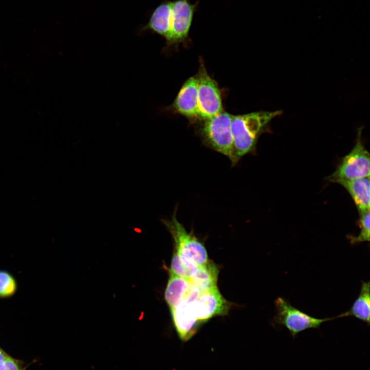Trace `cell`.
<instances>
[{
	"label": "cell",
	"mask_w": 370,
	"mask_h": 370,
	"mask_svg": "<svg viewBox=\"0 0 370 370\" xmlns=\"http://www.w3.org/2000/svg\"><path fill=\"white\" fill-rule=\"evenodd\" d=\"M282 113V110L260 111L233 115L231 124L233 146L229 158L232 165L252 152L260 135L268 127L271 120Z\"/></svg>",
	"instance_id": "cell-1"
},
{
	"label": "cell",
	"mask_w": 370,
	"mask_h": 370,
	"mask_svg": "<svg viewBox=\"0 0 370 370\" xmlns=\"http://www.w3.org/2000/svg\"><path fill=\"white\" fill-rule=\"evenodd\" d=\"M233 115L226 112L200 120L198 133L208 147L230 158L233 146L231 124Z\"/></svg>",
	"instance_id": "cell-2"
},
{
	"label": "cell",
	"mask_w": 370,
	"mask_h": 370,
	"mask_svg": "<svg viewBox=\"0 0 370 370\" xmlns=\"http://www.w3.org/2000/svg\"><path fill=\"white\" fill-rule=\"evenodd\" d=\"M177 210L176 208L170 219H161L172 237L174 251L198 266L206 264L209 261L206 249L194 234L189 232L178 220Z\"/></svg>",
	"instance_id": "cell-3"
},
{
	"label": "cell",
	"mask_w": 370,
	"mask_h": 370,
	"mask_svg": "<svg viewBox=\"0 0 370 370\" xmlns=\"http://www.w3.org/2000/svg\"><path fill=\"white\" fill-rule=\"evenodd\" d=\"M361 127L358 130L355 146L345 156L336 170L327 177L330 182L339 183L358 178L369 177V153L362 139Z\"/></svg>",
	"instance_id": "cell-4"
},
{
	"label": "cell",
	"mask_w": 370,
	"mask_h": 370,
	"mask_svg": "<svg viewBox=\"0 0 370 370\" xmlns=\"http://www.w3.org/2000/svg\"><path fill=\"white\" fill-rule=\"evenodd\" d=\"M275 306L276 314L274 322L275 325L286 327L293 338L301 331L318 328L323 323L337 318V317L324 319L313 317L293 307L282 297L275 300Z\"/></svg>",
	"instance_id": "cell-5"
},
{
	"label": "cell",
	"mask_w": 370,
	"mask_h": 370,
	"mask_svg": "<svg viewBox=\"0 0 370 370\" xmlns=\"http://www.w3.org/2000/svg\"><path fill=\"white\" fill-rule=\"evenodd\" d=\"M197 120L212 117L223 111L221 97L217 82L207 72L203 61L197 74Z\"/></svg>",
	"instance_id": "cell-6"
},
{
	"label": "cell",
	"mask_w": 370,
	"mask_h": 370,
	"mask_svg": "<svg viewBox=\"0 0 370 370\" xmlns=\"http://www.w3.org/2000/svg\"><path fill=\"white\" fill-rule=\"evenodd\" d=\"M199 1L193 4L189 0L172 1L169 17L170 35L166 46H177L189 40V34Z\"/></svg>",
	"instance_id": "cell-7"
},
{
	"label": "cell",
	"mask_w": 370,
	"mask_h": 370,
	"mask_svg": "<svg viewBox=\"0 0 370 370\" xmlns=\"http://www.w3.org/2000/svg\"><path fill=\"white\" fill-rule=\"evenodd\" d=\"M192 304L201 323L214 317L226 315L230 308V303L223 297L218 287L199 293Z\"/></svg>",
	"instance_id": "cell-8"
},
{
	"label": "cell",
	"mask_w": 370,
	"mask_h": 370,
	"mask_svg": "<svg viewBox=\"0 0 370 370\" xmlns=\"http://www.w3.org/2000/svg\"><path fill=\"white\" fill-rule=\"evenodd\" d=\"M192 302L184 301L170 308L174 326L182 341L190 339L201 323L195 314Z\"/></svg>",
	"instance_id": "cell-9"
},
{
	"label": "cell",
	"mask_w": 370,
	"mask_h": 370,
	"mask_svg": "<svg viewBox=\"0 0 370 370\" xmlns=\"http://www.w3.org/2000/svg\"><path fill=\"white\" fill-rule=\"evenodd\" d=\"M199 293L189 280L178 276L169 271L164 299L170 308L176 306L184 301H194Z\"/></svg>",
	"instance_id": "cell-10"
},
{
	"label": "cell",
	"mask_w": 370,
	"mask_h": 370,
	"mask_svg": "<svg viewBox=\"0 0 370 370\" xmlns=\"http://www.w3.org/2000/svg\"><path fill=\"white\" fill-rule=\"evenodd\" d=\"M176 113L192 120H197V81L196 76L183 83L172 104Z\"/></svg>",
	"instance_id": "cell-11"
},
{
	"label": "cell",
	"mask_w": 370,
	"mask_h": 370,
	"mask_svg": "<svg viewBox=\"0 0 370 370\" xmlns=\"http://www.w3.org/2000/svg\"><path fill=\"white\" fill-rule=\"evenodd\" d=\"M339 184L343 186L348 192L359 213L369 210L370 183L369 177L343 181Z\"/></svg>",
	"instance_id": "cell-12"
},
{
	"label": "cell",
	"mask_w": 370,
	"mask_h": 370,
	"mask_svg": "<svg viewBox=\"0 0 370 370\" xmlns=\"http://www.w3.org/2000/svg\"><path fill=\"white\" fill-rule=\"evenodd\" d=\"M171 7L172 1H163L154 10L148 23L143 29L156 33L166 41L170 35L169 16Z\"/></svg>",
	"instance_id": "cell-13"
},
{
	"label": "cell",
	"mask_w": 370,
	"mask_h": 370,
	"mask_svg": "<svg viewBox=\"0 0 370 370\" xmlns=\"http://www.w3.org/2000/svg\"><path fill=\"white\" fill-rule=\"evenodd\" d=\"M218 269L213 262L208 261L199 266L196 273L189 280L200 293L217 288Z\"/></svg>",
	"instance_id": "cell-14"
},
{
	"label": "cell",
	"mask_w": 370,
	"mask_h": 370,
	"mask_svg": "<svg viewBox=\"0 0 370 370\" xmlns=\"http://www.w3.org/2000/svg\"><path fill=\"white\" fill-rule=\"evenodd\" d=\"M370 284L369 282L362 281L360 291L350 309L338 316L354 317L367 324L370 322Z\"/></svg>",
	"instance_id": "cell-15"
},
{
	"label": "cell",
	"mask_w": 370,
	"mask_h": 370,
	"mask_svg": "<svg viewBox=\"0 0 370 370\" xmlns=\"http://www.w3.org/2000/svg\"><path fill=\"white\" fill-rule=\"evenodd\" d=\"M198 267L192 261L174 251L169 271L178 276L189 280L196 273Z\"/></svg>",
	"instance_id": "cell-16"
},
{
	"label": "cell",
	"mask_w": 370,
	"mask_h": 370,
	"mask_svg": "<svg viewBox=\"0 0 370 370\" xmlns=\"http://www.w3.org/2000/svg\"><path fill=\"white\" fill-rule=\"evenodd\" d=\"M359 225L360 231L358 236H348L350 243L352 245L358 244L364 242H369V210L360 213Z\"/></svg>",
	"instance_id": "cell-17"
},
{
	"label": "cell",
	"mask_w": 370,
	"mask_h": 370,
	"mask_svg": "<svg viewBox=\"0 0 370 370\" xmlns=\"http://www.w3.org/2000/svg\"><path fill=\"white\" fill-rule=\"evenodd\" d=\"M16 283L13 276L6 271H0V297L12 295L16 291Z\"/></svg>",
	"instance_id": "cell-18"
},
{
	"label": "cell",
	"mask_w": 370,
	"mask_h": 370,
	"mask_svg": "<svg viewBox=\"0 0 370 370\" xmlns=\"http://www.w3.org/2000/svg\"><path fill=\"white\" fill-rule=\"evenodd\" d=\"M0 370H21V369L17 362L7 355L1 366Z\"/></svg>",
	"instance_id": "cell-19"
},
{
	"label": "cell",
	"mask_w": 370,
	"mask_h": 370,
	"mask_svg": "<svg viewBox=\"0 0 370 370\" xmlns=\"http://www.w3.org/2000/svg\"><path fill=\"white\" fill-rule=\"evenodd\" d=\"M7 356V355H6L3 350L0 349V368Z\"/></svg>",
	"instance_id": "cell-20"
}]
</instances>
